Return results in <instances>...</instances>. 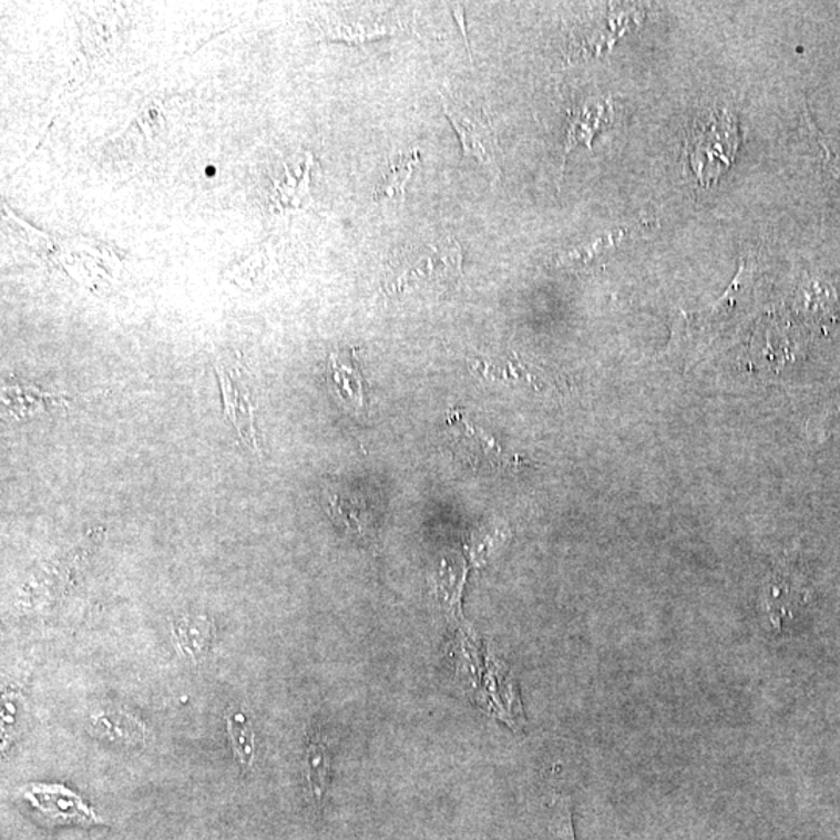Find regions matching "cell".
Returning a JSON list of instances; mask_svg holds the SVG:
<instances>
[{
	"instance_id": "1",
	"label": "cell",
	"mask_w": 840,
	"mask_h": 840,
	"mask_svg": "<svg viewBox=\"0 0 840 840\" xmlns=\"http://www.w3.org/2000/svg\"><path fill=\"white\" fill-rule=\"evenodd\" d=\"M462 273V249L452 235L402 246L392 254L385 272V290L404 295L418 290H444Z\"/></svg>"
},
{
	"instance_id": "2",
	"label": "cell",
	"mask_w": 840,
	"mask_h": 840,
	"mask_svg": "<svg viewBox=\"0 0 840 840\" xmlns=\"http://www.w3.org/2000/svg\"><path fill=\"white\" fill-rule=\"evenodd\" d=\"M738 145V126L727 111H713L695 122L687 139V154L699 183H716L734 164Z\"/></svg>"
},
{
	"instance_id": "3",
	"label": "cell",
	"mask_w": 840,
	"mask_h": 840,
	"mask_svg": "<svg viewBox=\"0 0 840 840\" xmlns=\"http://www.w3.org/2000/svg\"><path fill=\"white\" fill-rule=\"evenodd\" d=\"M439 98H441L444 114L460 137L464 156L477 161L488 173L492 183H496L501 178L500 161L503 153H501L495 130L483 107L473 105L472 102L447 90L441 91Z\"/></svg>"
},
{
	"instance_id": "4",
	"label": "cell",
	"mask_w": 840,
	"mask_h": 840,
	"mask_svg": "<svg viewBox=\"0 0 840 840\" xmlns=\"http://www.w3.org/2000/svg\"><path fill=\"white\" fill-rule=\"evenodd\" d=\"M25 800L48 823L95 824L102 822L81 797L61 785H33L24 793Z\"/></svg>"
},
{
	"instance_id": "5",
	"label": "cell",
	"mask_w": 840,
	"mask_h": 840,
	"mask_svg": "<svg viewBox=\"0 0 840 840\" xmlns=\"http://www.w3.org/2000/svg\"><path fill=\"white\" fill-rule=\"evenodd\" d=\"M449 429L454 449L473 469L499 472L510 465V458L496 444L495 439L461 418L460 412L449 416Z\"/></svg>"
},
{
	"instance_id": "6",
	"label": "cell",
	"mask_w": 840,
	"mask_h": 840,
	"mask_svg": "<svg viewBox=\"0 0 840 840\" xmlns=\"http://www.w3.org/2000/svg\"><path fill=\"white\" fill-rule=\"evenodd\" d=\"M233 373L219 369V387H222L223 400L227 418L240 434L242 439L250 442L254 449L259 450L257 442L256 426H254V403L245 383H238Z\"/></svg>"
},
{
	"instance_id": "7",
	"label": "cell",
	"mask_w": 840,
	"mask_h": 840,
	"mask_svg": "<svg viewBox=\"0 0 840 840\" xmlns=\"http://www.w3.org/2000/svg\"><path fill=\"white\" fill-rule=\"evenodd\" d=\"M612 119L611 100H588L584 105L574 107L570 113L568 130H566L565 154L574 145L584 144L592 146L593 137Z\"/></svg>"
},
{
	"instance_id": "8",
	"label": "cell",
	"mask_w": 840,
	"mask_h": 840,
	"mask_svg": "<svg viewBox=\"0 0 840 840\" xmlns=\"http://www.w3.org/2000/svg\"><path fill=\"white\" fill-rule=\"evenodd\" d=\"M327 510L350 534L366 537L372 531L371 512L358 496L331 491L327 493Z\"/></svg>"
},
{
	"instance_id": "9",
	"label": "cell",
	"mask_w": 840,
	"mask_h": 840,
	"mask_svg": "<svg viewBox=\"0 0 840 840\" xmlns=\"http://www.w3.org/2000/svg\"><path fill=\"white\" fill-rule=\"evenodd\" d=\"M420 153L418 150L396 154L388 162L387 171L381 175L380 183L377 184L373 192L376 202H388V199L404 198L407 186L410 183L412 172L419 164Z\"/></svg>"
},
{
	"instance_id": "10",
	"label": "cell",
	"mask_w": 840,
	"mask_h": 840,
	"mask_svg": "<svg viewBox=\"0 0 840 840\" xmlns=\"http://www.w3.org/2000/svg\"><path fill=\"white\" fill-rule=\"evenodd\" d=\"M623 231H616V233L604 235V237L596 238V240L585 243V245L576 246V248L565 250L561 256L554 259V267L557 268H584L592 265L593 262L598 260L608 250L614 249L619 242L623 240Z\"/></svg>"
},
{
	"instance_id": "11",
	"label": "cell",
	"mask_w": 840,
	"mask_h": 840,
	"mask_svg": "<svg viewBox=\"0 0 840 840\" xmlns=\"http://www.w3.org/2000/svg\"><path fill=\"white\" fill-rule=\"evenodd\" d=\"M306 777L310 791L314 792L316 801H321L329 783L330 774V755L326 744L316 738L308 744L306 750Z\"/></svg>"
},
{
	"instance_id": "12",
	"label": "cell",
	"mask_w": 840,
	"mask_h": 840,
	"mask_svg": "<svg viewBox=\"0 0 840 840\" xmlns=\"http://www.w3.org/2000/svg\"><path fill=\"white\" fill-rule=\"evenodd\" d=\"M411 27L403 21L377 22V24L354 27L341 25L329 30L330 38H340L354 44H363L366 41L381 40V38L396 37V34L410 32Z\"/></svg>"
},
{
	"instance_id": "13",
	"label": "cell",
	"mask_w": 840,
	"mask_h": 840,
	"mask_svg": "<svg viewBox=\"0 0 840 840\" xmlns=\"http://www.w3.org/2000/svg\"><path fill=\"white\" fill-rule=\"evenodd\" d=\"M227 731L231 746L242 768H248L254 760V734L245 713L233 710L227 715Z\"/></svg>"
},
{
	"instance_id": "14",
	"label": "cell",
	"mask_w": 840,
	"mask_h": 840,
	"mask_svg": "<svg viewBox=\"0 0 840 840\" xmlns=\"http://www.w3.org/2000/svg\"><path fill=\"white\" fill-rule=\"evenodd\" d=\"M331 379L335 388L341 396L342 402L352 404L354 408L363 407V392H361V379L357 368H348L337 356H331Z\"/></svg>"
},
{
	"instance_id": "15",
	"label": "cell",
	"mask_w": 840,
	"mask_h": 840,
	"mask_svg": "<svg viewBox=\"0 0 840 840\" xmlns=\"http://www.w3.org/2000/svg\"><path fill=\"white\" fill-rule=\"evenodd\" d=\"M550 832L554 840H574L572 799L570 797L561 796L554 800Z\"/></svg>"
},
{
	"instance_id": "16",
	"label": "cell",
	"mask_w": 840,
	"mask_h": 840,
	"mask_svg": "<svg viewBox=\"0 0 840 840\" xmlns=\"http://www.w3.org/2000/svg\"><path fill=\"white\" fill-rule=\"evenodd\" d=\"M453 17L457 19L458 24L461 27V33L462 37H464L465 45H468L469 55H470V48H469V38H468V29H465V21H464V9H461V7H453Z\"/></svg>"
}]
</instances>
